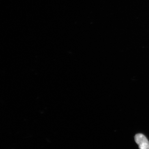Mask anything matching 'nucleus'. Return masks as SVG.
Segmentation results:
<instances>
[{"instance_id": "obj_1", "label": "nucleus", "mask_w": 149, "mask_h": 149, "mask_svg": "<svg viewBox=\"0 0 149 149\" xmlns=\"http://www.w3.org/2000/svg\"><path fill=\"white\" fill-rule=\"evenodd\" d=\"M135 140L140 149H149V141L144 135L137 134L135 136Z\"/></svg>"}]
</instances>
